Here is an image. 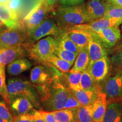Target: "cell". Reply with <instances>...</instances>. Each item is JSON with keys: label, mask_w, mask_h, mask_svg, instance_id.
Listing matches in <instances>:
<instances>
[{"label": "cell", "mask_w": 122, "mask_h": 122, "mask_svg": "<svg viewBox=\"0 0 122 122\" xmlns=\"http://www.w3.org/2000/svg\"><path fill=\"white\" fill-rule=\"evenodd\" d=\"M58 46L57 40L48 36L33 44L29 51V57L42 64L47 58L54 54Z\"/></svg>", "instance_id": "5"}, {"label": "cell", "mask_w": 122, "mask_h": 122, "mask_svg": "<svg viewBox=\"0 0 122 122\" xmlns=\"http://www.w3.org/2000/svg\"><path fill=\"white\" fill-rule=\"evenodd\" d=\"M32 114L33 115V122H46L39 112V111L35 110Z\"/></svg>", "instance_id": "40"}, {"label": "cell", "mask_w": 122, "mask_h": 122, "mask_svg": "<svg viewBox=\"0 0 122 122\" xmlns=\"http://www.w3.org/2000/svg\"><path fill=\"white\" fill-rule=\"evenodd\" d=\"M0 118L6 120L9 122H13L14 116L5 101H0Z\"/></svg>", "instance_id": "32"}, {"label": "cell", "mask_w": 122, "mask_h": 122, "mask_svg": "<svg viewBox=\"0 0 122 122\" xmlns=\"http://www.w3.org/2000/svg\"><path fill=\"white\" fill-rule=\"evenodd\" d=\"M30 46L31 45L27 41L19 46L0 49V65L6 66L16 59L29 56Z\"/></svg>", "instance_id": "8"}, {"label": "cell", "mask_w": 122, "mask_h": 122, "mask_svg": "<svg viewBox=\"0 0 122 122\" xmlns=\"http://www.w3.org/2000/svg\"><path fill=\"white\" fill-rule=\"evenodd\" d=\"M56 77L49 83L35 85L39 93L42 106L46 111H53L63 109L71 93L70 88H66L56 80Z\"/></svg>", "instance_id": "1"}, {"label": "cell", "mask_w": 122, "mask_h": 122, "mask_svg": "<svg viewBox=\"0 0 122 122\" xmlns=\"http://www.w3.org/2000/svg\"><path fill=\"white\" fill-rule=\"evenodd\" d=\"M39 111L46 122H57L51 111H45L42 110H40Z\"/></svg>", "instance_id": "37"}, {"label": "cell", "mask_w": 122, "mask_h": 122, "mask_svg": "<svg viewBox=\"0 0 122 122\" xmlns=\"http://www.w3.org/2000/svg\"><path fill=\"white\" fill-rule=\"evenodd\" d=\"M71 90V89H70ZM81 105L79 103L78 100L76 99L71 90V93L70 94L68 100H67L63 109H76L79 108Z\"/></svg>", "instance_id": "34"}, {"label": "cell", "mask_w": 122, "mask_h": 122, "mask_svg": "<svg viewBox=\"0 0 122 122\" xmlns=\"http://www.w3.org/2000/svg\"><path fill=\"white\" fill-rule=\"evenodd\" d=\"M42 64L57 68L62 72H66L69 71L71 67L73 65L70 62L60 58L54 54L47 58Z\"/></svg>", "instance_id": "24"}, {"label": "cell", "mask_w": 122, "mask_h": 122, "mask_svg": "<svg viewBox=\"0 0 122 122\" xmlns=\"http://www.w3.org/2000/svg\"><path fill=\"white\" fill-rule=\"evenodd\" d=\"M82 72H71L68 71L64 72V79L68 85V88L71 90H77L81 89L80 78Z\"/></svg>", "instance_id": "28"}, {"label": "cell", "mask_w": 122, "mask_h": 122, "mask_svg": "<svg viewBox=\"0 0 122 122\" xmlns=\"http://www.w3.org/2000/svg\"><path fill=\"white\" fill-rule=\"evenodd\" d=\"M105 18H114L122 19V8L115 7L111 5L103 16Z\"/></svg>", "instance_id": "33"}, {"label": "cell", "mask_w": 122, "mask_h": 122, "mask_svg": "<svg viewBox=\"0 0 122 122\" xmlns=\"http://www.w3.org/2000/svg\"><path fill=\"white\" fill-rule=\"evenodd\" d=\"M71 92L81 106H88L92 104L96 100L98 94L100 93L97 91L84 90L82 89L75 90V91L71 90Z\"/></svg>", "instance_id": "22"}, {"label": "cell", "mask_w": 122, "mask_h": 122, "mask_svg": "<svg viewBox=\"0 0 122 122\" xmlns=\"http://www.w3.org/2000/svg\"><path fill=\"white\" fill-rule=\"evenodd\" d=\"M0 33H1V30H0Z\"/></svg>", "instance_id": "48"}, {"label": "cell", "mask_w": 122, "mask_h": 122, "mask_svg": "<svg viewBox=\"0 0 122 122\" xmlns=\"http://www.w3.org/2000/svg\"><path fill=\"white\" fill-rule=\"evenodd\" d=\"M90 63V59L88 55L87 47L80 49L73 67L69 70L71 72H83L86 70Z\"/></svg>", "instance_id": "23"}, {"label": "cell", "mask_w": 122, "mask_h": 122, "mask_svg": "<svg viewBox=\"0 0 122 122\" xmlns=\"http://www.w3.org/2000/svg\"><path fill=\"white\" fill-rule=\"evenodd\" d=\"M32 66V63L28 59L22 58L13 61L9 64L7 72L10 76H17L28 70Z\"/></svg>", "instance_id": "20"}, {"label": "cell", "mask_w": 122, "mask_h": 122, "mask_svg": "<svg viewBox=\"0 0 122 122\" xmlns=\"http://www.w3.org/2000/svg\"><path fill=\"white\" fill-rule=\"evenodd\" d=\"M84 1V0H61V2L63 5L75 6L81 4Z\"/></svg>", "instance_id": "39"}, {"label": "cell", "mask_w": 122, "mask_h": 122, "mask_svg": "<svg viewBox=\"0 0 122 122\" xmlns=\"http://www.w3.org/2000/svg\"><path fill=\"white\" fill-rule=\"evenodd\" d=\"M122 23V19L102 18L101 19L88 23H84L74 25V27L89 30L93 32L96 33L109 27H118Z\"/></svg>", "instance_id": "10"}, {"label": "cell", "mask_w": 122, "mask_h": 122, "mask_svg": "<svg viewBox=\"0 0 122 122\" xmlns=\"http://www.w3.org/2000/svg\"><path fill=\"white\" fill-rule=\"evenodd\" d=\"M96 34V33H95ZM107 49L105 46L96 35L90 40L87 46L88 55L90 59V63L95 62L107 56Z\"/></svg>", "instance_id": "17"}, {"label": "cell", "mask_w": 122, "mask_h": 122, "mask_svg": "<svg viewBox=\"0 0 122 122\" xmlns=\"http://www.w3.org/2000/svg\"><path fill=\"white\" fill-rule=\"evenodd\" d=\"M28 40V32L24 27L4 30L0 33V49L22 45Z\"/></svg>", "instance_id": "7"}, {"label": "cell", "mask_w": 122, "mask_h": 122, "mask_svg": "<svg viewBox=\"0 0 122 122\" xmlns=\"http://www.w3.org/2000/svg\"><path fill=\"white\" fill-rule=\"evenodd\" d=\"M54 54L60 58L72 64H74L77 56V54H75L74 53L63 49L59 48L58 46L56 48V50H55Z\"/></svg>", "instance_id": "31"}, {"label": "cell", "mask_w": 122, "mask_h": 122, "mask_svg": "<svg viewBox=\"0 0 122 122\" xmlns=\"http://www.w3.org/2000/svg\"><path fill=\"white\" fill-rule=\"evenodd\" d=\"M103 122H122V103L112 102L108 105Z\"/></svg>", "instance_id": "21"}, {"label": "cell", "mask_w": 122, "mask_h": 122, "mask_svg": "<svg viewBox=\"0 0 122 122\" xmlns=\"http://www.w3.org/2000/svg\"><path fill=\"white\" fill-rule=\"evenodd\" d=\"M0 96L7 104L10 105L11 101L9 97L6 83L5 66L0 65Z\"/></svg>", "instance_id": "30"}, {"label": "cell", "mask_w": 122, "mask_h": 122, "mask_svg": "<svg viewBox=\"0 0 122 122\" xmlns=\"http://www.w3.org/2000/svg\"><path fill=\"white\" fill-rule=\"evenodd\" d=\"M112 62L117 65H122V48L111 58Z\"/></svg>", "instance_id": "38"}, {"label": "cell", "mask_w": 122, "mask_h": 122, "mask_svg": "<svg viewBox=\"0 0 122 122\" xmlns=\"http://www.w3.org/2000/svg\"><path fill=\"white\" fill-rule=\"evenodd\" d=\"M5 25L4 23L3 22L1 19H0V28H4V27H5Z\"/></svg>", "instance_id": "44"}, {"label": "cell", "mask_w": 122, "mask_h": 122, "mask_svg": "<svg viewBox=\"0 0 122 122\" xmlns=\"http://www.w3.org/2000/svg\"><path fill=\"white\" fill-rule=\"evenodd\" d=\"M80 87L81 89L89 91H97L101 92L100 88L99 87L96 82L94 81L91 74L87 70H85L82 72L80 78Z\"/></svg>", "instance_id": "26"}, {"label": "cell", "mask_w": 122, "mask_h": 122, "mask_svg": "<svg viewBox=\"0 0 122 122\" xmlns=\"http://www.w3.org/2000/svg\"><path fill=\"white\" fill-rule=\"evenodd\" d=\"M121 30H122V27H121Z\"/></svg>", "instance_id": "47"}, {"label": "cell", "mask_w": 122, "mask_h": 122, "mask_svg": "<svg viewBox=\"0 0 122 122\" xmlns=\"http://www.w3.org/2000/svg\"><path fill=\"white\" fill-rule=\"evenodd\" d=\"M52 18H46L34 30L28 32V41L32 43L46 36H54L57 37L65 33Z\"/></svg>", "instance_id": "6"}, {"label": "cell", "mask_w": 122, "mask_h": 122, "mask_svg": "<svg viewBox=\"0 0 122 122\" xmlns=\"http://www.w3.org/2000/svg\"><path fill=\"white\" fill-rule=\"evenodd\" d=\"M54 77H51L48 68L43 66H36L30 71V81L35 85H43L49 83Z\"/></svg>", "instance_id": "19"}, {"label": "cell", "mask_w": 122, "mask_h": 122, "mask_svg": "<svg viewBox=\"0 0 122 122\" xmlns=\"http://www.w3.org/2000/svg\"><path fill=\"white\" fill-rule=\"evenodd\" d=\"M7 5L11 10L18 13L22 6V0H9Z\"/></svg>", "instance_id": "36"}, {"label": "cell", "mask_w": 122, "mask_h": 122, "mask_svg": "<svg viewBox=\"0 0 122 122\" xmlns=\"http://www.w3.org/2000/svg\"><path fill=\"white\" fill-rule=\"evenodd\" d=\"M103 92L109 98H113L122 96V71L116 73L105 81Z\"/></svg>", "instance_id": "13"}, {"label": "cell", "mask_w": 122, "mask_h": 122, "mask_svg": "<svg viewBox=\"0 0 122 122\" xmlns=\"http://www.w3.org/2000/svg\"><path fill=\"white\" fill-rule=\"evenodd\" d=\"M110 61L106 56L95 62L90 63L86 70L97 83L103 81L109 74Z\"/></svg>", "instance_id": "9"}, {"label": "cell", "mask_w": 122, "mask_h": 122, "mask_svg": "<svg viewBox=\"0 0 122 122\" xmlns=\"http://www.w3.org/2000/svg\"><path fill=\"white\" fill-rule=\"evenodd\" d=\"M112 6L122 8V0H107Z\"/></svg>", "instance_id": "41"}, {"label": "cell", "mask_w": 122, "mask_h": 122, "mask_svg": "<svg viewBox=\"0 0 122 122\" xmlns=\"http://www.w3.org/2000/svg\"><path fill=\"white\" fill-rule=\"evenodd\" d=\"M9 1V0H0V4H6Z\"/></svg>", "instance_id": "43"}, {"label": "cell", "mask_w": 122, "mask_h": 122, "mask_svg": "<svg viewBox=\"0 0 122 122\" xmlns=\"http://www.w3.org/2000/svg\"><path fill=\"white\" fill-rule=\"evenodd\" d=\"M65 33L80 49L87 47L90 40L96 35L95 33L89 30L74 27L68 29Z\"/></svg>", "instance_id": "11"}, {"label": "cell", "mask_w": 122, "mask_h": 122, "mask_svg": "<svg viewBox=\"0 0 122 122\" xmlns=\"http://www.w3.org/2000/svg\"><path fill=\"white\" fill-rule=\"evenodd\" d=\"M76 109H61L51 111L57 122H74Z\"/></svg>", "instance_id": "27"}, {"label": "cell", "mask_w": 122, "mask_h": 122, "mask_svg": "<svg viewBox=\"0 0 122 122\" xmlns=\"http://www.w3.org/2000/svg\"><path fill=\"white\" fill-rule=\"evenodd\" d=\"M0 19L9 29L23 26L22 22L18 17V13L11 10L6 4H0Z\"/></svg>", "instance_id": "15"}, {"label": "cell", "mask_w": 122, "mask_h": 122, "mask_svg": "<svg viewBox=\"0 0 122 122\" xmlns=\"http://www.w3.org/2000/svg\"><path fill=\"white\" fill-rule=\"evenodd\" d=\"M0 122H9L7 120L3 119L2 118H0Z\"/></svg>", "instance_id": "45"}, {"label": "cell", "mask_w": 122, "mask_h": 122, "mask_svg": "<svg viewBox=\"0 0 122 122\" xmlns=\"http://www.w3.org/2000/svg\"><path fill=\"white\" fill-rule=\"evenodd\" d=\"M108 106L107 96L104 92L99 93L94 102L92 104V119L93 122H103Z\"/></svg>", "instance_id": "16"}, {"label": "cell", "mask_w": 122, "mask_h": 122, "mask_svg": "<svg viewBox=\"0 0 122 122\" xmlns=\"http://www.w3.org/2000/svg\"><path fill=\"white\" fill-rule=\"evenodd\" d=\"M57 40L58 42V46L59 48L63 49L68 50L75 53L76 54H78L80 49L78 48L77 45L67 36L65 32L59 35L57 37H55Z\"/></svg>", "instance_id": "25"}, {"label": "cell", "mask_w": 122, "mask_h": 122, "mask_svg": "<svg viewBox=\"0 0 122 122\" xmlns=\"http://www.w3.org/2000/svg\"><path fill=\"white\" fill-rule=\"evenodd\" d=\"M74 122H93L92 119V105L81 106L76 109Z\"/></svg>", "instance_id": "29"}, {"label": "cell", "mask_w": 122, "mask_h": 122, "mask_svg": "<svg viewBox=\"0 0 122 122\" xmlns=\"http://www.w3.org/2000/svg\"><path fill=\"white\" fill-rule=\"evenodd\" d=\"M7 88L10 100L17 96H24L31 102L34 107L40 108L41 101L36 86L31 81L22 79L10 78Z\"/></svg>", "instance_id": "3"}, {"label": "cell", "mask_w": 122, "mask_h": 122, "mask_svg": "<svg viewBox=\"0 0 122 122\" xmlns=\"http://www.w3.org/2000/svg\"><path fill=\"white\" fill-rule=\"evenodd\" d=\"M111 4L107 0H91L85 5V9L92 22L103 18Z\"/></svg>", "instance_id": "12"}, {"label": "cell", "mask_w": 122, "mask_h": 122, "mask_svg": "<svg viewBox=\"0 0 122 122\" xmlns=\"http://www.w3.org/2000/svg\"><path fill=\"white\" fill-rule=\"evenodd\" d=\"M55 16L57 24L65 32L74 25L92 22L85 5L59 7L55 12Z\"/></svg>", "instance_id": "2"}, {"label": "cell", "mask_w": 122, "mask_h": 122, "mask_svg": "<svg viewBox=\"0 0 122 122\" xmlns=\"http://www.w3.org/2000/svg\"><path fill=\"white\" fill-rule=\"evenodd\" d=\"M46 1L48 5L50 6L54 7V8L55 4H56V2H57L58 0H46Z\"/></svg>", "instance_id": "42"}, {"label": "cell", "mask_w": 122, "mask_h": 122, "mask_svg": "<svg viewBox=\"0 0 122 122\" xmlns=\"http://www.w3.org/2000/svg\"><path fill=\"white\" fill-rule=\"evenodd\" d=\"M54 7L49 5L46 0H39L22 21L27 32L37 27L44 20L48 13L54 11Z\"/></svg>", "instance_id": "4"}, {"label": "cell", "mask_w": 122, "mask_h": 122, "mask_svg": "<svg viewBox=\"0 0 122 122\" xmlns=\"http://www.w3.org/2000/svg\"><path fill=\"white\" fill-rule=\"evenodd\" d=\"M121 101H122V96H121Z\"/></svg>", "instance_id": "46"}, {"label": "cell", "mask_w": 122, "mask_h": 122, "mask_svg": "<svg viewBox=\"0 0 122 122\" xmlns=\"http://www.w3.org/2000/svg\"><path fill=\"white\" fill-rule=\"evenodd\" d=\"M11 108L15 114H32L35 110L30 100L24 96H17L10 100Z\"/></svg>", "instance_id": "18"}, {"label": "cell", "mask_w": 122, "mask_h": 122, "mask_svg": "<svg viewBox=\"0 0 122 122\" xmlns=\"http://www.w3.org/2000/svg\"><path fill=\"white\" fill-rule=\"evenodd\" d=\"M95 33L107 49L113 47L121 37L120 30L118 27H109Z\"/></svg>", "instance_id": "14"}, {"label": "cell", "mask_w": 122, "mask_h": 122, "mask_svg": "<svg viewBox=\"0 0 122 122\" xmlns=\"http://www.w3.org/2000/svg\"><path fill=\"white\" fill-rule=\"evenodd\" d=\"M13 122H33V115L30 113L19 114L14 117Z\"/></svg>", "instance_id": "35"}]
</instances>
